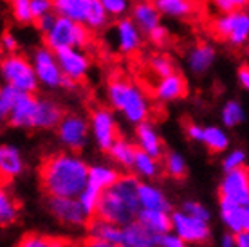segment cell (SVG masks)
Wrapping results in <instances>:
<instances>
[{
  "label": "cell",
  "instance_id": "cell-1",
  "mask_svg": "<svg viewBox=\"0 0 249 247\" xmlns=\"http://www.w3.org/2000/svg\"><path fill=\"white\" fill-rule=\"evenodd\" d=\"M89 168L71 150L49 155L38 172L42 190L47 197H78L89 182Z\"/></svg>",
  "mask_w": 249,
  "mask_h": 247
},
{
  "label": "cell",
  "instance_id": "cell-2",
  "mask_svg": "<svg viewBox=\"0 0 249 247\" xmlns=\"http://www.w3.org/2000/svg\"><path fill=\"white\" fill-rule=\"evenodd\" d=\"M139 211V177L134 173L121 175L116 184L103 192L96 215L118 226H126L137 220Z\"/></svg>",
  "mask_w": 249,
  "mask_h": 247
},
{
  "label": "cell",
  "instance_id": "cell-3",
  "mask_svg": "<svg viewBox=\"0 0 249 247\" xmlns=\"http://www.w3.org/2000/svg\"><path fill=\"white\" fill-rule=\"evenodd\" d=\"M107 99L114 110L121 114L128 123L139 124L146 121L152 110L148 94L124 78H114L107 85Z\"/></svg>",
  "mask_w": 249,
  "mask_h": 247
},
{
  "label": "cell",
  "instance_id": "cell-4",
  "mask_svg": "<svg viewBox=\"0 0 249 247\" xmlns=\"http://www.w3.org/2000/svg\"><path fill=\"white\" fill-rule=\"evenodd\" d=\"M53 9L60 17L87 25L90 31L105 29L110 20L101 0H53Z\"/></svg>",
  "mask_w": 249,
  "mask_h": 247
},
{
  "label": "cell",
  "instance_id": "cell-5",
  "mask_svg": "<svg viewBox=\"0 0 249 247\" xmlns=\"http://www.w3.org/2000/svg\"><path fill=\"white\" fill-rule=\"evenodd\" d=\"M44 42L54 53L62 49H69V47L87 49L92 45V31L87 25L58 15L54 25L44 35Z\"/></svg>",
  "mask_w": 249,
  "mask_h": 247
},
{
  "label": "cell",
  "instance_id": "cell-6",
  "mask_svg": "<svg viewBox=\"0 0 249 247\" xmlns=\"http://www.w3.org/2000/svg\"><path fill=\"white\" fill-rule=\"evenodd\" d=\"M213 35L226 42L231 47H244L249 42V11L235 9V11L218 13L212 22Z\"/></svg>",
  "mask_w": 249,
  "mask_h": 247
},
{
  "label": "cell",
  "instance_id": "cell-7",
  "mask_svg": "<svg viewBox=\"0 0 249 247\" xmlns=\"http://www.w3.org/2000/svg\"><path fill=\"white\" fill-rule=\"evenodd\" d=\"M0 74H2L4 83L18 88L22 92L35 94L40 85L33 60H27L25 56L17 54V53L4 56L2 65H0Z\"/></svg>",
  "mask_w": 249,
  "mask_h": 247
},
{
  "label": "cell",
  "instance_id": "cell-8",
  "mask_svg": "<svg viewBox=\"0 0 249 247\" xmlns=\"http://www.w3.org/2000/svg\"><path fill=\"white\" fill-rule=\"evenodd\" d=\"M58 139L63 146L71 152H80L87 146L89 139L92 137L90 134V121L85 119L80 114H65L56 126Z\"/></svg>",
  "mask_w": 249,
  "mask_h": 247
},
{
  "label": "cell",
  "instance_id": "cell-9",
  "mask_svg": "<svg viewBox=\"0 0 249 247\" xmlns=\"http://www.w3.org/2000/svg\"><path fill=\"white\" fill-rule=\"evenodd\" d=\"M218 204H249V172L248 168H237L224 172L218 184Z\"/></svg>",
  "mask_w": 249,
  "mask_h": 247
},
{
  "label": "cell",
  "instance_id": "cell-10",
  "mask_svg": "<svg viewBox=\"0 0 249 247\" xmlns=\"http://www.w3.org/2000/svg\"><path fill=\"white\" fill-rule=\"evenodd\" d=\"M172 231L181 236L186 246H200L212 238L210 222L200 220L182 210L172 213Z\"/></svg>",
  "mask_w": 249,
  "mask_h": 247
},
{
  "label": "cell",
  "instance_id": "cell-11",
  "mask_svg": "<svg viewBox=\"0 0 249 247\" xmlns=\"http://www.w3.org/2000/svg\"><path fill=\"white\" fill-rule=\"evenodd\" d=\"M90 134H92V141L101 152H108L114 141L119 137V126L118 119L114 116V108H94L90 114Z\"/></svg>",
  "mask_w": 249,
  "mask_h": 247
},
{
  "label": "cell",
  "instance_id": "cell-12",
  "mask_svg": "<svg viewBox=\"0 0 249 247\" xmlns=\"http://www.w3.org/2000/svg\"><path fill=\"white\" fill-rule=\"evenodd\" d=\"M33 65L36 71L38 81L40 85L45 88H60L63 83V72L58 62V56L53 49H49L47 45L44 47H38L33 53Z\"/></svg>",
  "mask_w": 249,
  "mask_h": 247
},
{
  "label": "cell",
  "instance_id": "cell-13",
  "mask_svg": "<svg viewBox=\"0 0 249 247\" xmlns=\"http://www.w3.org/2000/svg\"><path fill=\"white\" fill-rule=\"evenodd\" d=\"M49 213L67 228H87L90 216L85 213L78 197H49Z\"/></svg>",
  "mask_w": 249,
  "mask_h": 247
},
{
  "label": "cell",
  "instance_id": "cell-14",
  "mask_svg": "<svg viewBox=\"0 0 249 247\" xmlns=\"http://www.w3.org/2000/svg\"><path fill=\"white\" fill-rule=\"evenodd\" d=\"M87 240L94 247H123V226L94 215L87 224Z\"/></svg>",
  "mask_w": 249,
  "mask_h": 247
},
{
  "label": "cell",
  "instance_id": "cell-15",
  "mask_svg": "<svg viewBox=\"0 0 249 247\" xmlns=\"http://www.w3.org/2000/svg\"><path fill=\"white\" fill-rule=\"evenodd\" d=\"M112 43L119 54L130 56L141 49L143 45V31L132 20V17L118 18L112 27Z\"/></svg>",
  "mask_w": 249,
  "mask_h": 247
},
{
  "label": "cell",
  "instance_id": "cell-16",
  "mask_svg": "<svg viewBox=\"0 0 249 247\" xmlns=\"http://www.w3.org/2000/svg\"><path fill=\"white\" fill-rule=\"evenodd\" d=\"M60 67L65 78L80 83L87 78L89 71H90V58L87 54V49L81 47H69L56 53Z\"/></svg>",
  "mask_w": 249,
  "mask_h": 247
},
{
  "label": "cell",
  "instance_id": "cell-17",
  "mask_svg": "<svg viewBox=\"0 0 249 247\" xmlns=\"http://www.w3.org/2000/svg\"><path fill=\"white\" fill-rule=\"evenodd\" d=\"M36 110H38L36 96L31 92H20L4 121H7V124L13 126V128L35 130Z\"/></svg>",
  "mask_w": 249,
  "mask_h": 247
},
{
  "label": "cell",
  "instance_id": "cell-18",
  "mask_svg": "<svg viewBox=\"0 0 249 247\" xmlns=\"http://www.w3.org/2000/svg\"><path fill=\"white\" fill-rule=\"evenodd\" d=\"M215 58H217V51L213 49L212 43L200 42V43H195L193 47L188 49L186 65L190 69V72L200 76V74H206L213 67Z\"/></svg>",
  "mask_w": 249,
  "mask_h": 247
},
{
  "label": "cell",
  "instance_id": "cell-19",
  "mask_svg": "<svg viewBox=\"0 0 249 247\" xmlns=\"http://www.w3.org/2000/svg\"><path fill=\"white\" fill-rule=\"evenodd\" d=\"M186 80L179 72L168 74L164 78H159V81L154 87V98L161 103H172L186 96Z\"/></svg>",
  "mask_w": 249,
  "mask_h": 247
},
{
  "label": "cell",
  "instance_id": "cell-20",
  "mask_svg": "<svg viewBox=\"0 0 249 247\" xmlns=\"http://www.w3.org/2000/svg\"><path fill=\"white\" fill-rule=\"evenodd\" d=\"M136 144L139 150L154 155L157 159H161L162 155H164L161 136H159L157 128L154 126V123H150L148 119L143 121V123L136 124Z\"/></svg>",
  "mask_w": 249,
  "mask_h": 247
},
{
  "label": "cell",
  "instance_id": "cell-21",
  "mask_svg": "<svg viewBox=\"0 0 249 247\" xmlns=\"http://www.w3.org/2000/svg\"><path fill=\"white\" fill-rule=\"evenodd\" d=\"M130 17L136 22L144 35H148L152 29H156L161 24V11L157 9L154 0H137L130 9Z\"/></svg>",
  "mask_w": 249,
  "mask_h": 247
},
{
  "label": "cell",
  "instance_id": "cell-22",
  "mask_svg": "<svg viewBox=\"0 0 249 247\" xmlns=\"http://www.w3.org/2000/svg\"><path fill=\"white\" fill-rule=\"evenodd\" d=\"M161 236L144 228L139 220L123 226V247H159Z\"/></svg>",
  "mask_w": 249,
  "mask_h": 247
},
{
  "label": "cell",
  "instance_id": "cell-23",
  "mask_svg": "<svg viewBox=\"0 0 249 247\" xmlns=\"http://www.w3.org/2000/svg\"><path fill=\"white\" fill-rule=\"evenodd\" d=\"M25 168L24 157L20 154V150L13 144H2L0 146V175L4 182L17 179L22 175Z\"/></svg>",
  "mask_w": 249,
  "mask_h": 247
},
{
  "label": "cell",
  "instance_id": "cell-24",
  "mask_svg": "<svg viewBox=\"0 0 249 247\" xmlns=\"http://www.w3.org/2000/svg\"><path fill=\"white\" fill-rule=\"evenodd\" d=\"M63 114V108L56 101L47 98H38V110L36 119H35V130H53L56 128Z\"/></svg>",
  "mask_w": 249,
  "mask_h": 247
},
{
  "label": "cell",
  "instance_id": "cell-25",
  "mask_svg": "<svg viewBox=\"0 0 249 247\" xmlns=\"http://www.w3.org/2000/svg\"><path fill=\"white\" fill-rule=\"evenodd\" d=\"M218 208H220V220L226 226V231H231L235 235L248 231V206L218 204Z\"/></svg>",
  "mask_w": 249,
  "mask_h": 247
},
{
  "label": "cell",
  "instance_id": "cell-26",
  "mask_svg": "<svg viewBox=\"0 0 249 247\" xmlns=\"http://www.w3.org/2000/svg\"><path fill=\"white\" fill-rule=\"evenodd\" d=\"M139 202H141V210L172 211V204L164 192L156 184H150L148 180L139 182Z\"/></svg>",
  "mask_w": 249,
  "mask_h": 247
},
{
  "label": "cell",
  "instance_id": "cell-27",
  "mask_svg": "<svg viewBox=\"0 0 249 247\" xmlns=\"http://www.w3.org/2000/svg\"><path fill=\"white\" fill-rule=\"evenodd\" d=\"M137 220L148 228L157 236H162L164 233L172 231V213L162 210H141Z\"/></svg>",
  "mask_w": 249,
  "mask_h": 247
},
{
  "label": "cell",
  "instance_id": "cell-28",
  "mask_svg": "<svg viewBox=\"0 0 249 247\" xmlns=\"http://www.w3.org/2000/svg\"><path fill=\"white\" fill-rule=\"evenodd\" d=\"M161 15L170 18H190L197 13L195 0H154Z\"/></svg>",
  "mask_w": 249,
  "mask_h": 247
},
{
  "label": "cell",
  "instance_id": "cell-29",
  "mask_svg": "<svg viewBox=\"0 0 249 247\" xmlns=\"http://www.w3.org/2000/svg\"><path fill=\"white\" fill-rule=\"evenodd\" d=\"M130 170L136 173L139 179L152 180L161 173V164H159V159H157V157H154V155H150V154H146V152H143V150L137 148L136 159H134V164H132Z\"/></svg>",
  "mask_w": 249,
  "mask_h": 247
},
{
  "label": "cell",
  "instance_id": "cell-30",
  "mask_svg": "<svg viewBox=\"0 0 249 247\" xmlns=\"http://www.w3.org/2000/svg\"><path fill=\"white\" fill-rule=\"evenodd\" d=\"M136 154H137V144H134V142H130L128 139H124L121 136L114 141V144L108 150L110 159L116 164H119L121 168H132L134 159H136Z\"/></svg>",
  "mask_w": 249,
  "mask_h": 247
},
{
  "label": "cell",
  "instance_id": "cell-31",
  "mask_svg": "<svg viewBox=\"0 0 249 247\" xmlns=\"http://www.w3.org/2000/svg\"><path fill=\"white\" fill-rule=\"evenodd\" d=\"M119 177H121V173L116 168L107 166V164H92L89 168V182L100 188L101 192H105L110 186L116 184Z\"/></svg>",
  "mask_w": 249,
  "mask_h": 247
},
{
  "label": "cell",
  "instance_id": "cell-32",
  "mask_svg": "<svg viewBox=\"0 0 249 247\" xmlns=\"http://www.w3.org/2000/svg\"><path fill=\"white\" fill-rule=\"evenodd\" d=\"M200 142L213 154H222L230 148V136L220 126H204Z\"/></svg>",
  "mask_w": 249,
  "mask_h": 247
},
{
  "label": "cell",
  "instance_id": "cell-33",
  "mask_svg": "<svg viewBox=\"0 0 249 247\" xmlns=\"http://www.w3.org/2000/svg\"><path fill=\"white\" fill-rule=\"evenodd\" d=\"M162 170L172 179H184L188 173L186 159L177 152H168L162 155Z\"/></svg>",
  "mask_w": 249,
  "mask_h": 247
},
{
  "label": "cell",
  "instance_id": "cell-34",
  "mask_svg": "<svg viewBox=\"0 0 249 247\" xmlns=\"http://www.w3.org/2000/svg\"><path fill=\"white\" fill-rule=\"evenodd\" d=\"M244 119H246L244 106L238 101H235V99L226 101V105L220 110V121H222L226 128H235V126L244 123Z\"/></svg>",
  "mask_w": 249,
  "mask_h": 247
},
{
  "label": "cell",
  "instance_id": "cell-35",
  "mask_svg": "<svg viewBox=\"0 0 249 247\" xmlns=\"http://www.w3.org/2000/svg\"><path fill=\"white\" fill-rule=\"evenodd\" d=\"M20 215L18 204L15 202V198L9 195L7 192H0V224L6 228L11 224L17 222V218Z\"/></svg>",
  "mask_w": 249,
  "mask_h": 247
},
{
  "label": "cell",
  "instance_id": "cell-36",
  "mask_svg": "<svg viewBox=\"0 0 249 247\" xmlns=\"http://www.w3.org/2000/svg\"><path fill=\"white\" fill-rule=\"evenodd\" d=\"M101 195H103V192H101L100 188H96L94 184H90V182H87V186L83 188V192L78 195V200H80V204L83 206V210H85V213L89 216H94L98 213Z\"/></svg>",
  "mask_w": 249,
  "mask_h": 247
},
{
  "label": "cell",
  "instance_id": "cell-37",
  "mask_svg": "<svg viewBox=\"0 0 249 247\" xmlns=\"http://www.w3.org/2000/svg\"><path fill=\"white\" fill-rule=\"evenodd\" d=\"M148 67L157 78H164V76L174 74L175 72L174 60H172L168 54H164V53H156V54L150 56Z\"/></svg>",
  "mask_w": 249,
  "mask_h": 247
},
{
  "label": "cell",
  "instance_id": "cell-38",
  "mask_svg": "<svg viewBox=\"0 0 249 247\" xmlns=\"http://www.w3.org/2000/svg\"><path fill=\"white\" fill-rule=\"evenodd\" d=\"M33 0H9V9H11L13 18L18 24H31L35 22L33 17Z\"/></svg>",
  "mask_w": 249,
  "mask_h": 247
},
{
  "label": "cell",
  "instance_id": "cell-39",
  "mask_svg": "<svg viewBox=\"0 0 249 247\" xmlns=\"http://www.w3.org/2000/svg\"><path fill=\"white\" fill-rule=\"evenodd\" d=\"M20 92H22V90H18V88H15V87H11V85H7V83L2 85V88H0V116H2V119L7 118V114H9L13 103L17 101Z\"/></svg>",
  "mask_w": 249,
  "mask_h": 247
},
{
  "label": "cell",
  "instance_id": "cell-40",
  "mask_svg": "<svg viewBox=\"0 0 249 247\" xmlns=\"http://www.w3.org/2000/svg\"><path fill=\"white\" fill-rule=\"evenodd\" d=\"M105 11L110 15V18H123L126 13H130V0H101Z\"/></svg>",
  "mask_w": 249,
  "mask_h": 247
},
{
  "label": "cell",
  "instance_id": "cell-41",
  "mask_svg": "<svg viewBox=\"0 0 249 247\" xmlns=\"http://www.w3.org/2000/svg\"><path fill=\"white\" fill-rule=\"evenodd\" d=\"M242 166H246V152L240 148L230 150V152L224 155V159H222V168H224V172L237 170V168H242Z\"/></svg>",
  "mask_w": 249,
  "mask_h": 247
},
{
  "label": "cell",
  "instance_id": "cell-42",
  "mask_svg": "<svg viewBox=\"0 0 249 247\" xmlns=\"http://www.w3.org/2000/svg\"><path fill=\"white\" fill-rule=\"evenodd\" d=\"M181 210L186 211V213H190V215H193V216H197L200 220H206V222H210V218H212V211L208 210L204 204L197 202V200H186V202L182 204Z\"/></svg>",
  "mask_w": 249,
  "mask_h": 247
},
{
  "label": "cell",
  "instance_id": "cell-43",
  "mask_svg": "<svg viewBox=\"0 0 249 247\" xmlns=\"http://www.w3.org/2000/svg\"><path fill=\"white\" fill-rule=\"evenodd\" d=\"M20 247H56L60 246L54 238H47L42 235H25L18 244Z\"/></svg>",
  "mask_w": 249,
  "mask_h": 247
},
{
  "label": "cell",
  "instance_id": "cell-44",
  "mask_svg": "<svg viewBox=\"0 0 249 247\" xmlns=\"http://www.w3.org/2000/svg\"><path fill=\"white\" fill-rule=\"evenodd\" d=\"M218 13L235 11V9H248L249 0H208Z\"/></svg>",
  "mask_w": 249,
  "mask_h": 247
},
{
  "label": "cell",
  "instance_id": "cell-45",
  "mask_svg": "<svg viewBox=\"0 0 249 247\" xmlns=\"http://www.w3.org/2000/svg\"><path fill=\"white\" fill-rule=\"evenodd\" d=\"M146 36H148L150 43L156 45V47H164V45L170 42V31L162 24L157 25L156 29H152Z\"/></svg>",
  "mask_w": 249,
  "mask_h": 247
},
{
  "label": "cell",
  "instance_id": "cell-46",
  "mask_svg": "<svg viewBox=\"0 0 249 247\" xmlns=\"http://www.w3.org/2000/svg\"><path fill=\"white\" fill-rule=\"evenodd\" d=\"M56 18H58V15L54 11H51V13H47V15H42V17H38L36 20H35V25L38 27V31L40 33H47L54 25V22H56Z\"/></svg>",
  "mask_w": 249,
  "mask_h": 247
},
{
  "label": "cell",
  "instance_id": "cell-47",
  "mask_svg": "<svg viewBox=\"0 0 249 247\" xmlns=\"http://www.w3.org/2000/svg\"><path fill=\"white\" fill-rule=\"evenodd\" d=\"M2 51L6 53V54H13V53H17L18 51V40H17V36L13 35L11 31H6L4 35H2Z\"/></svg>",
  "mask_w": 249,
  "mask_h": 247
},
{
  "label": "cell",
  "instance_id": "cell-48",
  "mask_svg": "<svg viewBox=\"0 0 249 247\" xmlns=\"http://www.w3.org/2000/svg\"><path fill=\"white\" fill-rule=\"evenodd\" d=\"M184 246H186V242L182 240L175 231L164 233L161 236V242H159V247H184Z\"/></svg>",
  "mask_w": 249,
  "mask_h": 247
},
{
  "label": "cell",
  "instance_id": "cell-49",
  "mask_svg": "<svg viewBox=\"0 0 249 247\" xmlns=\"http://www.w3.org/2000/svg\"><path fill=\"white\" fill-rule=\"evenodd\" d=\"M31 7H33V17H35V20L38 17H42V15L54 11L53 9V0H33Z\"/></svg>",
  "mask_w": 249,
  "mask_h": 247
},
{
  "label": "cell",
  "instance_id": "cell-50",
  "mask_svg": "<svg viewBox=\"0 0 249 247\" xmlns=\"http://www.w3.org/2000/svg\"><path fill=\"white\" fill-rule=\"evenodd\" d=\"M202 132H204V126H200V124H197V123L186 124V136H188V139H192V141L200 142V139H202Z\"/></svg>",
  "mask_w": 249,
  "mask_h": 247
},
{
  "label": "cell",
  "instance_id": "cell-51",
  "mask_svg": "<svg viewBox=\"0 0 249 247\" xmlns=\"http://www.w3.org/2000/svg\"><path fill=\"white\" fill-rule=\"evenodd\" d=\"M237 76H238V83L242 85V88L249 92V65H242V67L238 69Z\"/></svg>",
  "mask_w": 249,
  "mask_h": 247
},
{
  "label": "cell",
  "instance_id": "cell-52",
  "mask_svg": "<svg viewBox=\"0 0 249 247\" xmlns=\"http://www.w3.org/2000/svg\"><path fill=\"white\" fill-rule=\"evenodd\" d=\"M220 246L222 247H237V235L231 233V231H228V233L222 235V238H220Z\"/></svg>",
  "mask_w": 249,
  "mask_h": 247
},
{
  "label": "cell",
  "instance_id": "cell-53",
  "mask_svg": "<svg viewBox=\"0 0 249 247\" xmlns=\"http://www.w3.org/2000/svg\"><path fill=\"white\" fill-rule=\"evenodd\" d=\"M237 247H249V231L237 233Z\"/></svg>",
  "mask_w": 249,
  "mask_h": 247
}]
</instances>
